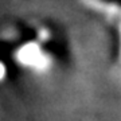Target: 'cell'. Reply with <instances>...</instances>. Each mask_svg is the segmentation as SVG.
Returning a JSON list of instances; mask_svg holds the SVG:
<instances>
[{
    "label": "cell",
    "mask_w": 121,
    "mask_h": 121,
    "mask_svg": "<svg viewBox=\"0 0 121 121\" xmlns=\"http://www.w3.org/2000/svg\"><path fill=\"white\" fill-rule=\"evenodd\" d=\"M3 74H4V70H3V67L0 66V78L3 77Z\"/></svg>",
    "instance_id": "cell-2"
},
{
    "label": "cell",
    "mask_w": 121,
    "mask_h": 121,
    "mask_svg": "<svg viewBox=\"0 0 121 121\" xmlns=\"http://www.w3.org/2000/svg\"><path fill=\"white\" fill-rule=\"evenodd\" d=\"M20 59L27 63V65H38L40 66V54L35 47H26L24 50L20 51Z\"/></svg>",
    "instance_id": "cell-1"
}]
</instances>
